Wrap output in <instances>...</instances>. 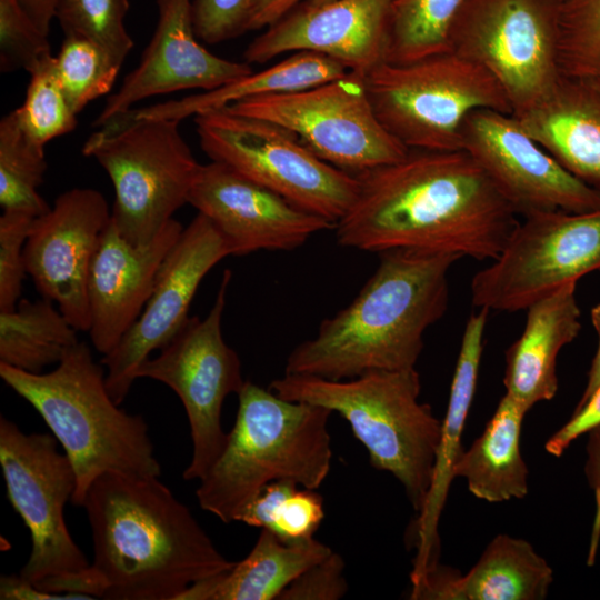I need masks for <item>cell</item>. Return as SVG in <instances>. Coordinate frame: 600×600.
<instances>
[{"mask_svg": "<svg viewBox=\"0 0 600 600\" xmlns=\"http://www.w3.org/2000/svg\"><path fill=\"white\" fill-rule=\"evenodd\" d=\"M184 227L171 219L148 244L133 246L112 219L103 231L88 276L90 339L102 356L109 353L137 321L157 272Z\"/></svg>", "mask_w": 600, "mask_h": 600, "instance_id": "obj_21", "label": "cell"}, {"mask_svg": "<svg viewBox=\"0 0 600 600\" xmlns=\"http://www.w3.org/2000/svg\"><path fill=\"white\" fill-rule=\"evenodd\" d=\"M584 474L597 498L600 499V426L588 433Z\"/></svg>", "mask_w": 600, "mask_h": 600, "instance_id": "obj_44", "label": "cell"}, {"mask_svg": "<svg viewBox=\"0 0 600 600\" xmlns=\"http://www.w3.org/2000/svg\"><path fill=\"white\" fill-rule=\"evenodd\" d=\"M237 396L238 411L226 447L196 490L200 508L224 523L237 521L273 481L293 480L317 490L332 460L331 410L287 400L250 381Z\"/></svg>", "mask_w": 600, "mask_h": 600, "instance_id": "obj_5", "label": "cell"}, {"mask_svg": "<svg viewBox=\"0 0 600 600\" xmlns=\"http://www.w3.org/2000/svg\"><path fill=\"white\" fill-rule=\"evenodd\" d=\"M410 578L412 600H542L553 572L528 541L502 533L466 574L437 561Z\"/></svg>", "mask_w": 600, "mask_h": 600, "instance_id": "obj_22", "label": "cell"}, {"mask_svg": "<svg viewBox=\"0 0 600 600\" xmlns=\"http://www.w3.org/2000/svg\"><path fill=\"white\" fill-rule=\"evenodd\" d=\"M304 1L310 2V3H323V2L331 1V0H304Z\"/></svg>", "mask_w": 600, "mask_h": 600, "instance_id": "obj_47", "label": "cell"}, {"mask_svg": "<svg viewBox=\"0 0 600 600\" xmlns=\"http://www.w3.org/2000/svg\"><path fill=\"white\" fill-rule=\"evenodd\" d=\"M120 68L102 48L74 36L64 37L54 57L57 79L76 114L111 90Z\"/></svg>", "mask_w": 600, "mask_h": 600, "instance_id": "obj_33", "label": "cell"}, {"mask_svg": "<svg viewBox=\"0 0 600 600\" xmlns=\"http://www.w3.org/2000/svg\"><path fill=\"white\" fill-rule=\"evenodd\" d=\"M51 433H26L0 417V466L7 496L31 536V552L20 576L38 586L89 568L64 521L76 473Z\"/></svg>", "mask_w": 600, "mask_h": 600, "instance_id": "obj_14", "label": "cell"}, {"mask_svg": "<svg viewBox=\"0 0 600 600\" xmlns=\"http://www.w3.org/2000/svg\"><path fill=\"white\" fill-rule=\"evenodd\" d=\"M159 20L141 60L111 94L93 121L99 128L143 99L180 90L204 91L238 80L252 71L248 62L218 57L198 41L191 0H157Z\"/></svg>", "mask_w": 600, "mask_h": 600, "instance_id": "obj_20", "label": "cell"}, {"mask_svg": "<svg viewBox=\"0 0 600 600\" xmlns=\"http://www.w3.org/2000/svg\"><path fill=\"white\" fill-rule=\"evenodd\" d=\"M42 32L49 36L57 0H19Z\"/></svg>", "mask_w": 600, "mask_h": 600, "instance_id": "obj_46", "label": "cell"}, {"mask_svg": "<svg viewBox=\"0 0 600 600\" xmlns=\"http://www.w3.org/2000/svg\"><path fill=\"white\" fill-rule=\"evenodd\" d=\"M527 408L509 393L467 451L458 457L453 476L467 480L478 499L501 502L528 493V468L520 452L521 427Z\"/></svg>", "mask_w": 600, "mask_h": 600, "instance_id": "obj_27", "label": "cell"}, {"mask_svg": "<svg viewBox=\"0 0 600 600\" xmlns=\"http://www.w3.org/2000/svg\"><path fill=\"white\" fill-rule=\"evenodd\" d=\"M523 218L497 258L473 276L474 307L526 310L562 286L600 270V209L538 211Z\"/></svg>", "mask_w": 600, "mask_h": 600, "instance_id": "obj_10", "label": "cell"}, {"mask_svg": "<svg viewBox=\"0 0 600 600\" xmlns=\"http://www.w3.org/2000/svg\"><path fill=\"white\" fill-rule=\"evenodd\" d=\"M576 287L568 283L530 304L522 333L506 351V393L528 411L558 391L557 357L581 329Z\"/></svg>", "mask_w": 600, "mask_h": 600, "instance_id": "obj_24", "label": "cell"}, {"mask_svg": "<svg viewBox=\"0 0 600 600\" xmlns=\"http://www.w3.org/2000/svg\"><path fill=\"white\" fill-rule=\"evenodd\" d=\"M159 477L107 472L89 488L92 566L103 599L179 600L192 584L231 569L189 508Z\"/></svg>", "mask_w": 600, "mask_h": 600, "instance_id": "obj_2", "label": "cell"}, {"mask_svg": "<svg viewBox=\"0 0 600 600\" xmlns=\"http://www.w3.org/2000/svg\"><path fill=\"white\" fill-rule=\"evenodd\" d=\"M344 571V560L332 550L291 582L278 600H339L349 588Z\"/></svg>", "mask_w": 600, "mask_h": 600, "instance_id": "obj_40", "label": "cell"}, {"mask_svg": "<svg viewBox=\"0 0 600 600\" xmlns=\"http://www.w3.org/2000/svg\"><path fill=\"white\" fill-rule=\"evenodd\" d=\"M51 54L48 34L42 32L19 0H0V70L29 72Z\"/></svg>", "mask_w": 600, "mask_h": 600, "instance_id": "obj_37", "label": "cell"}, {"mask_svg": "<svg viewBox=\"0 0 600 600\" xmlns=\"http://www.w3.org/2000/svg\"><path fill=\"white\" fill-rule=\"evenodd\" d=\"M178 120L114 116L87 139L86 157L94 158L112 181L111 219L133 246L151 242L188 203L200 163L179 131Z\"/></svg>", "mask_w": 600, "mask_h": 600, "instance_id": "obj_7", "label": "cell"}, {"mask_svg": "<svg viewBox=\"0 0 600 600\" xmlns=\"http://www.w3.org/2000/svg\"><path fill=\"white\" fill-rule=\"evenodd\" d=\"M567 171L600 191V79L561 73L550 92L516 117Z\"/></svg>", "mask_w": 600, "mask_h": 600, "instance_id": "obj_23", "label": "cell"}, {"mask_svg": "<svg viewBox=\"0 0 600 600\" xmlns=\"http://www.w3.org/2000/svg\"><path fill=\"white\" fill-rule=\"evenodd\" d=\"M128 9V0H57L54 18L64 36L96 43L122 66L133 47L123 23Z\"/></svg>", "mask_w": 600, "mask_h": 600, "instance_id": "obj_35", "label": "cell"}, {"mask_svg": "<svg viewBox=\"0 0 600 600\" xmlns=\"http://www.w3.org/2000/svg\"><path fill=\"white\" fill-rule=\"evenodd\" d=\"M599 426L600 386L584 402L576 407L571 418L547 440L544 448L551 456L561 457L577 438Z\"/></svg>", "mask_w": 600, "mask_h": 600, "instance_id": "obj_41", "label": "cell"}, {"mask_svg": "<svg viewBox=\"0 0 600 600\" xmlns=\"http://www.w3.org/2000/svg\"><path fill=\"white\" fill-rule=\"evenodd\" d=\"M383 128L408 149L456 151L464 119L479 109L512 114L500 83L453 51L408 63L381 62L364 74Z\"/></svg>", "mask_w": 600, "mask_h": 600, "instance_id": "obj_8", "label": "cell"}, {"mask_svg": "<svg viewBox=\"0 0 600 600\" xmlns=\"http://www.w3.org/2000/svg\"><path fill=\"white\" fill-rule=\"evenodd\" d=\"M202 150L296 206L337 223L353 203L359 180L323 161L286 128L227 108L194 116Z\"/></svg>", "mask_w": 600, "mask_h": 600, "instance_id": "obj_9", "label": "cell"}, {"mask_svg": "<svg viewBox=\"0 0 600 600\" xmlns=\"http://www.w3.org/2000/svg\"><path fill=\"white\" fill-rule=\"evenodd\" d=\"M1 600H92L94 598L76 593H52L39 589L20 574L2 576L0 579Z\"/></svg>", "mask_w": 600, "mask_h": 600, "instance_id": "obj_42", "label": "cell"}, {"mask_svg": "<svg viewBox=\"0 0 600 600\" xmlns=\"http://www.w3.org/2000/svg\"><path fill=\"white\" fill-rule=\"evenodd\" d=\"M188 203L214 224L238 257L292 250L336 227L217 161L200 166Z\"/></svg>", "mask_w": 600, "mask_h": 600, "instance_id": "obj_18", "label": "cell"}, {"mask_svg": "<svg viewBox=\"0 0 600 600\" xmlns=\"http://www.w3.org/2000/svg\"><path fill=\"white\" fill-rule=\"evenodd\" d=\"M488 314V309L479 308L469 317L463 330L431 486L412 526V539L417 548L414 562L418 564H428L438 559V521L454 479V463L462 452L461 438L477 388Z\"/></svg>", "mask_w": 600, "mask_h": 600, "instance_id": "obj_25", "label": "cell"}, {"mask_svg": "<svg viewBox=\"0 0 600 600\" xmlns=\"http://www.w3.org/2000/svg\"><path fill=\"white\" fill-rule=\"evenodd\" d=\"M231 270L223 271L213 306L200 319L189 317L154 358L144 360L136 378H149L172 389L184 407L192 456L183 471L186 481L202 479L222 453L228 433L221 424L224 399L244 384L237 352L222 336Z\"/></svg>", "mask_w": 600, "mask_h": 600, "instance_id": "obj_12", "label": "cell"}, {"mask_svg": "<svg viewBox=\"0 0 600 600\" xmlns=\"http://www.w3.org/2000/svg\"><path fill=\"white\" fill-rule=\"evenodd\" d=\"M323 518V500L317 490L286 479L264 486L237 521L267 529L282 542L296 544L313 539Z\"/></svg>", "mask_w": 600, "mask_h": 600, "instance_id": "obj_31", "label": "cell"}, {"mask_svg": "<svg viewBox=\"0 0 600 600\" xmlns=\"http://www.w3.org/2000/svg\"><path fill=\"white\" fill-rule=\"evenodd\" d=\"M36 217L3 210L0 217V311L17 307L27 274L24 246Z\"/></svg>", "mask_w": 600, "mask_h": 600, "instance_id": "obj_38", "label": "cell"}, {"mask_svg": "<svg viewBox=\"0 0 600 600\" xmlns=\"http://www.w3.org/2000/svg\"><path fill=\"white\" fill-rule=\"evenodd\" d=\"M279 397L338 412L368 451L370 464L392 473L419 512L429 492L442 421L419 402L416 368L374 370L344 380L284 373L270 382Z\"/></svg>", "mask_w": 600, "mask_h": 600, "instance_id": "obj_6", "label": "cell"}, {"mask_svg": "<svg viewBox=\"0 0 600 600\" xmlns=\"http://www.w3.org/2000/svg\"><path fill=\"white\" fill-rule=\"evenodd\" d=\"M468 0H393L386 62L408 63L450 51L454 23Z\"/></svg>", "mask_w": 600, "mask_h": 600, "instance_id": "obj_30", "label": "cell"}, {"mask_svg": "<svg viewBox=\"0 0 600 600\" xmlns=\"http://www.w3.org/2000/svg\"><path fill=\"white\" fill-rule=\"evenodd\" d=\"M0 377L38 411L62 446L76 473L74 506H83L89 488L103 473L160 477L146 420L114 402L106 372L86 342L79 341L50 372L0 363Z\"/></svg>", "mask_w": 600, "mask_h": 600, "instance_id": "obj_4", "label": "cell"}, {"mask_svg": "<svg viewBox=\"0 0 600 600\" xmlns=\"http://www.w3.org/2000/svg\"><path fill=\"white\" fill-rule=\"evenodd\" d=\"M561 73L600 79V0H563L558 8Z\"/></svg>", "mask_w": 600, "mask_h": 600, "instance_id": "obj_36", "label": "cell"}, {"mask_svg": "<svg viewBox=\"0 0 600 600\" xmlns=\"http://www.w3.org/2000/svg\"><path fill=\"white\" fill-rule=\"evenodd\" d=\"M460 149L483 169L518 216L600 209V191L567 171L512 114L491 109L471 112L461 127Z\"/></svg>", "mask_w": 600, "mask_h": 600, "instance_id": "obj_15", "label": "cell"}, {"mask_svg": "<svg viewBox=\"0 0 600 600\" xmlns=\"http://www.w3.org/2000/svg\"><path fill=\"white\" fill-rule=\"evenodd\" d=\"M554 0H468L450 51L483 67L502 87L512 116L540 102L561 74Z\"/></svg>", "mask_w": 600, "mask_h": 600, "instance_id": "obj_13", "label": "cell"}, {"mask_svg": "<svg viewBox=\"0 0 600 600\" xmlns=\"http://www.w3.org/2000/svg\"><path fill=\"white\" fill-rule=\"evenodd\" d=\"M590 318L593 329L596 330L598 336V348L588 372L586 388L578 404L584 402L589 398V396L600 386V303L591 309Z\"/></svg>", "mask_w": 600, "mask_h": 600, "instance_id": "obj_45", "label": "cell"}, {"mask_svg": "<svg viewBox=\"0 0 600 600\" xmlns=\"http://www.w3.org/2000/svg\"><path fill=\"white\" fill-rule=\"evenodd\" d=\"M554 1H557V2H559V3H560V2H562L563 0H554Z\"/></svg>", "mask_w": 600, "mask_h": 600, "instance_id": "obj_48", "label": "cell"}, {"mask_svg": "<svg viewBox=\"0 0 600 600\" xmlns=\"http://www.w3.org/2000/svg\"><path fill=\"white\" fill-rule=\"evenodd\" d=\"M29 73L26 99L14 112L23 132L44 147L52 139L74 130L77 114L59 84L52 54L41 59Z\"/></svg>", "mask_w": 600, "mask_h": 600, "instance_id": "obj_34", "label": "cell"}, {"mask_svg": "<svg viewBox=\"0 0 600 600\" xmlns=\"http://www.w3.org/2000/svg\"><path fill=\"white\" fill-rule=\"evenodd\" d=\"M44 147L32 141L21 129L12 110L0 121V204L33 217L44 214L50 206L38 192L48 168Z\"/></svg>", "mask_w": 600, "mask_h": 600, "instance_id": "obj_32", "label": "cell"}, {"mask_svg": "<svg viewBox=\"0 0 600 600\" xmlns=\"http://www.w3.org/2000/svg\"><path fill=\"white\" fill-rule=\"evenodd\" d=\"M301 1L253 0L246 23V32L268 28L294 9Z\"/></svg>", "mask_w": 600, "mask_h": 600, "instance_id": "obj_43", "label": "cell"}, {"mask_svg": "<svg viewBox=\"0 0 600 600\" xmlns=\"http://www.w3.org/2000/svg\"><path fill=\"white\" fill-rule=\"evenodd\" d=\"M224 108L286 128L320 159L356 177L400 160L409 151L378 120L364 74L357 71L311 88L253 97Z\"/></svg>", "mask_w": 600, "mask_h": 600, "instance_id": "obj_11", "label": "cell"}, {"mask_svg": "<svg viewBox=\"0 0 600 600\" xmlns=\"http://www.w3.org/2000/svg\"><path fill=\"white\" fill-rule=\"evenodd\" d=\"M348 71L328 57L300 51L264 70L251 72L217 89L140 109H129L127 112L140 119L181 121L189 116L224 108L244 99L311 88Z\"/></svg>", "mask_w": 600, "mask_h": 600, "instance_id": "obj_28", "label": "cell"}, {"mask_svg": "<svg viewBox=\"0 0 600 600\" xmlns=\"http://www.w3.org/2000/svg\"><path fill=\"white\" fill-rule=\"evenodd\" d=\"M111 221L103 194L91 188L62 192L34 218L24 246L27 274L78 330L89 331L88 276L100 238Z\"/></svg>", "mask_w": 600, "mask_h": 600, "instance_id": "obj_17", "label": "cell"}, {"mask_svg": "<svg viewBox=\"0 0 600 600\" xmlns=\"http://www.w3.org/2000/svg\"><path fill=\"white\" fill-rule=\"evenodd\" d=\"M253 0H193L192 21L196 36L216 44L246 32Z\"/></svg>", "mask_w": 600, "mask_h": 600, "instance_id": "obj_39", "label": "cell"}, {"mask_svg": "<svg viewBox=\"0 0 600 600\" xmlns=\"http://www.w3.org/2000/svg\"><path fill=\"white\" fill-rule=\"evenodd\" d=\"M357 178V197L334 227L346 248L493 260L519 223L511 203L463 150L409 149Z\"/></svg>", "mask_w": 600, "mask_h": 600, "instance_id": "obj_1", "label": "cell"}, {"mask_svg": "<svg viewBox=\"0 0 600 600\" xmlns=\"http://www.w3.org/2000/svg\"><path fill=\"white\" fill-rule=\"evenodd\" d=\"M379 254L356 298L289 353L284 373L344 380L416 368L426 330L447 311L448 272L460 257L413 249Z\"/></svg>", "mask_w": 600, "mask_h": 600, "instance_id": "obj_3", "label": "cell"}, {"mask_svg": "<svg viewBox=\"0 0 600 600\" xmlns=\"http://www.w3.org/2000/svg\"><path fill=\"white\" fill-rule=\"evenodd\" d=\"M392 2L304 1L254 38L244 61L264 63L286 52L310 51L366 74L384 61Z\"/></svg>", "mask_w": 600, "mask_h": 600, "instance_id": "obj_19", "label": "cell"}, {"mask_svg": "<svg viewBox=\"0 0 600 600\" xmlns=\"http://www.w3.org/2000/svg\"><path fill=\"white\" fill-rule=\"evenodd\" d=\"M331 551L314 538L289 544L261 529L247 557L231 569L192 584L179 600H278L291 582Z\"/></svg>", "mask_w": 600, "mask_h": 600, "instance_id": "obj_26", "label": "cell"}, {"mask_svg": "<svg viewBox=\"0 0 600 600\" xmlns=\"http://www.w3.org/2000/svg\"><path fill=\"white\" fill-rule=\"evenodd\" d=\"M77 331L51 300L20 299L0 311V363L41 373L79 343Z\"/></svg>", "mask_w": 600, "mask_h": 600, "instance_id": "obj_29", "label": "cell"}, {"mask_svg": "<svg viewBox=\"0 0 600 600\" xmlns=\"http://www.w3.org/2000/svg\"><path fill=\"white\" fill-rule=\"evenodd\" d=\"M229 256L231 249L220 231L198 212L164 257L139 318L100 361L116 403L121 404L130 392L141 363L152 351L162 349L187 321L206 274Z\"/></svg>", "mask_w": 600, "mask_h": 600, "instance_id": "obj_16", "label": "cell"}]
</instances>
